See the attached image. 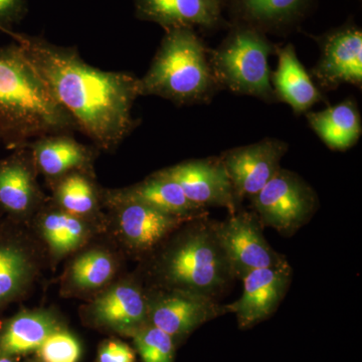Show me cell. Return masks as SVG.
Masks as SVG:
<instances>
[{"mask_svg":"<svg viewBox=\"0 0 362 362\" xmlns=\"http://www.w3.org/2000/svg\"><path fill=\"white\" fill-rule=\"evenodd\" d=\"M213 228L233 277L245 278L250 272L286 259L267 242L256 214L233 213L223 223H213Z\"/></svg>","mask_w":362,"mask_h":362,"instance_id":"52a82bcc","label":"cell"},{"mask_svg":"<svg viewBox=\"0 0 362 362\" xmlns=\"http://www.w3.org/2000/svg\"><path fill=\"white\" fill-rule=\"evenodd\" d=\"M291 276V267L287 259L278 265L250 272L242 279V296L223 306L226 313L235 314L240 328L262 322L278 308L289 288Z\"/></svg>","mask_w":362,"mask_h":362,"instance_id":"30bf717a","label":"cell"},{"mask_svg":"<svg viewBox=\"0 0 362 362\" xmlns=\"http://www.w3.org/2000/svg\"><path fill=\"white\" fill-rule=\"evenodd\" d=\"M40 228L47 246L57 256H64L82 246L89 235L87 220L62 211L47 209L40 218Z\"/></svg>","mask_w":362,"mask_h":362,"instance_id":"603a6c76","label":"cell"},{"mask_svg":"<svg viewBox=\"0 0 362 362\" xmlns=\"http://www.w3.org/2000/svg\"><path fill=\"white\" fill-rule=\"evenodd\" d=\"M59 329L58 319L51 312H21L0 329V354L11 357L30 354Z\"/></svg>","mask_w":362,"mask_h":362,"instance_id":"d6986e66","label":"cell"},{"mask_svg":"<svg viewBox=\"0 0 362 362\" xmlns=\"http://www.w3.org/2000/svg\"><path fill=\"white\" fill-rule=\"evenodd\" d=\"M306 0H240L247 18L259 23H278L296 14Z\"/></svg>","mask_w":362,"mask_h":362,"instance_id":"484cf974","label":"cell"},{"mask_svg":"<svg viewBox=\"0 0 362 362\" xmlns=\"http://www.w3.org/2000/svg\"><path fill=\"white\" fill-rule=\"evenodd\" d=\"M213 1L214 2V4H216V6H218V7H220L221 0H213Z\"/></svg>","mask_w":362,"mask_h":362,"instance_id":"4dcf8cb0","label":"cell"},{"mask_svg":"<svg viewBox=\"0 0 362 362\" xmlns=\"http://www.w3.org/2000/svg\"><path fill=\"white\" fill-rule=\"evenodd\" d=\"M135 354L125 343L108 341L100 349L98 362H134Z\"/></svg>","mask_w":362,"mask_h":362,"instance_id":"83f0119b","label":"cell"},{"mask_svg":"<svg viewBox=\"0 0 362 362\" xmlns=\"http://www.w3.org/2000/svg\"><path fill=\"white\" fill-rule=\"evenodd\" d=\"M288 150L282 140L266 138L262 141L228 150L221 157L235 199H252L281 168Z\"/></svg>","mask_w":362,"mask_h":362,"instance_id":"9c48e42d","label":"cell"},{"mask_svg":"<svg viewBox=\"0 0 362 362\" xmlns=\"http://www.w3.org/2000/svg\"><path fill=\"white\" fill-rule=\"evenodd\" d=\"M273 52L274 45L258 30L237 28L209 57L216 84L237 94L271 101L275 98L269 68Z\"/></svg>","mask_w":362,"mask_h":362,"instance_id":"277c9868","label":"cell"},{"mask_svg":"<svg viewBox=\"0 0 362 362\" xmlns=\"http://www.w3.org/2000/svg\"><path fill=\"white\" fill-rule=\"evenodd\" d=\"M148 323L168 333L175 341L183 339L202 324L226 313L214 298L182 290L164 289L147 296Z\"/></svg>","mask_w":362,"mask_h":362,"instance_id":"ba28073f","label":"cell"},{"mask_svg":"<svg viewBox=\"0 0 362 362\" xmlns=\"http://www.w3.org/2000/svg\"><path fill=\"white\" fill-rule=\"evenodd\" d=\"M102 199L115 213L117 228L124 244L138 252L156 249L181 226L194 220L162 213L124 197L116 190L102 192Z\"/></svg>","mask_w":362,"mask_h":362,"instance_id":"8992f818","label":"cell"},{"mask_svg":"<svg viewBox=\"0 0 362 362\" xmlns=\"http://www.w3.org/2000/svg\"><path fill=\"white\" fill-rule=\"evenodd\" d=\"M139 20L165 28L213 26L218 23L220 7L213 0H134Z\"/></svg>","mask_w":362,"mask_h":362,"instance_id":"2e32d148","label":"cell"},{"mask_svg":"<svg viewBox=\"0 0 362 362\" xmlns=\"http://www.w3.org/2000/svg\"><path fill=\"white\" fill-rule=\"evenodd\" d=\"M216 88L206 47L192 28L166 30L148 71L139 78L140 96L176 105L206 102Z\"/></svg>","mask_w":362,"mask_h":362,"instance_id":"7a4b0ae2","label":"cell"},{"mask_svg":"<svg viewBox=\"0 0 362 362\" xmlns=\"http://www.w3.org/2000/svg\"><path fill=\"white\" fill-rule=\"evenodd\" d=\"M321 87L337 89L340 85L362 84V33L346 26L328 33L321 44V57L312 70Z\"/></svg>","mask_w":362,"mask_h":362,"instance_id":"7c38bea8","label":"cell"},{"mask_svg":"<svg viewBox=\"0 0 362 362\" xmlns=\"http://www.w3.org/2000/svg\"><path fill=\"white\" fill-rule=\"evenodd\" d=\"M160 175L175 181L197 206H223L235 213V192L221 158L195 159L161 169Z\"/></svg>","mask_w":362,"mask_h":362,"instance_id":"8fae6325","label":"cell"},{"mask_svg":"<svg viewBox=\"0 0 362 362\" xmlns=\"http://www.w3.org/2000/svg\"><path fill=\"white\" fill-rule=\"evenodd\" d=\"M307 120L312 129L332 150L349 149L361 138V113L351 99L325 110L308 112Z\"/></svg>","mask_w":362,"mask_h":362,"instance_id":"44dd1931","label":"cell"},{"mask_svg":"<svg viewBox=\"0 0 362 362\" xmlns=\"http://www.w3.org/2000/svg\"><path fill=\"white\" fill-rule=\"evenodd\" d=\"M11 52L98 149H116L135 127L133 106L140 97L139 78L122 71H103L86 63L74 47L16 35Z\"/></svg>","mask_w":362,"mask_h":362,"instance_id":"6da1fadb","label":"cell"},{"mask_svg":"<svg viewBox=\"0 0 362 362\" xmlns=\"http://www.w3.org/2000/svg\"><path fill=\"white\" fill-rule=\"evenodd\" d=\"M164 289L220 294L233 277L213 223H194L171 240L156 263Z\"/></svg>","mask_w":362,"mask_h":362,"instance_id":"3957f363","label":"cell"},{"mask_svg":"<svg viewBox=\"0 0 362 362\" xmlns=\"http://www.w3.org/2000/svg\"><path fill=\"white\" fill-rule=\"evenodd\" d=\"M37 351L42 362H78L82 349L77 338L61 328L52 333Z\"/></svg>","mask_w":362,"mask_h":362,"instance_id":"4316f807","label":"cell"},{"mask_svg":"<svg viewBox=\"0 0 362 362\" xmlns=\"http://www.w3.org/2000/svg\"><path fill=\"white\" fill-rule=\"evenodd\" d=\"M0 362H14L13 357L0 354Z\"/></svg>","mask_w":362,"mask_h":362,"instance_id":"f546056e","label":"cell"},{"mask_svg":"<svg viewBox=\"0 0 362 362\" xmlns=\"http://www.w3.org/2000/svg\"><path fill=\"white\" fill-rule=\"evenodd\" d=\"M37 173L52 182L77 170H92L97 150L77 141L70 133H57L26 143Z\"/></svg>","mask_w":362,"mask_h":362,"instance_id":"5bb4252c","label":"cell"},{"mask_svg":"<svg viewBox=\"0 0 362 362\" xmlns=\"http://www.w3.org/2000/svg\"><path fill=\"white\" fill-rule=\"evenodd\" d=\"M87 314L99 327L133 335L148 324V301L134 283L121 282L100 294Z\"/></svg>","mask_w":362,"mask_h":362,"instance_id":"4fadbf2b","label":"cell"},{"mask_svg":"<svg viewBox=\"0 0 362 362\" xmlns=\"http://www.w3.org/2000/svg\"><path fill=\"white\" fill-rule=\"evenodd\" d=\"M143 362H173L175 341L151 324H146L132 335Z\"/></svg>","mask_w":362,"mask_h":362,"instance_id":"d4e9b609","label":"cell"},{"mask_svg":"<svg viewBox=\"0 0 362 362\" xmlns=\"http://www.w3.org/2000/svg\"><path fill=\"white\" fill-rule=\"evenodd\" d=\"M25 13V0H0V25L18 23Z\"/></svg>","mask_w":362,"mask_h":362,"instance_id":"f1b7e54d","label":"cell"},{"mask_svg":"<svg viewBox=\"0 0 362 362\" xmlns=\"http://www.w3.org/2000/svg\"><path fill=\"white\" fill-rule=\"evenodd\" d=\"M252 202L259 223L288 235L311 218L318 199L299 175L280 168Z\"/></svg>","mask_w":362,"mask_h":362,"instance_id":"5b68a950","label":"cell"},{"mask_svg":"<svg viewBox=\"0 0 362 362\" xmlns=\"http://www.w3.org/2000/svg\"><path fill=\"white\" fill-rule=\"evenodd\" d=\"M272 81L275 97L289 105L295 114L305 113L323 100L320 90L300 63L293 45L279 51L278 68Z\"/></svg>","mask_w":362,"mask_h":362,"instance_id":"e0dca14e","label":"cell"},{"mask_svg":"<svg viewBox=\"0 0 362 362\" xmlns=\"http://www.w3.org/2000/svg\"><path fill=\"white\" fill-rule=\"evenodd\" d=\"M56 206L66 213L87 220L99 211L102 192L90 170H77L52 182Z\"/></svg>","mask_w":362,"mask_h":362,"instance_id":"7402d4cb","label":"cell"},{"mask_svg":"<svg viewBox=\"0 0 362 362\" xmlns=\"http://www.w3.org/2000/svg\"><path fill=\"white\" fill-rule=\"evenodd\" d=\"M37 259L25 243L0 239V306L21 296L35 280Z\"/></svg>","mask_w":362,"mask_h":362,"instance_id":"ffe728a7","label":"cell"},{"mask_svg":"<svg viewBox=\"0 0 362 362\" xmlns=\"http://www.w3.org/2000/svg\"><path fill=\"white\" fill-rule=\"evenodd\" d=\"M116 192L124 197L142 202L162 213L181 218H199L204 214V209L190 202L175 181L160 175L158 171L141 182L116 189Z\"/></svg>","mask_w":362,"mask_h":362,"instance_id":"ac0fdd59","label":"cell"},{"mask_svg":"<svg viewBox=\"0 0 362 362\" xmlns=\"http://www.w3.org/2000/svg\"><path fill=\"white\" fill-rule=\"evenodd\" d=\"M115 259L103 250L82 252L74 259L68 272L69 282L78 290L89 291L108 284L115 275Z\"/></svg>","mask_w":362,"mask_h":362,"instance_id":"cb8c5ba5","label":"cell"},{"mask_svg":"<svg viewBox=\"0 0 362 362\" xmlns=\"http://www.w3.org/2000/svg\"><path fill=\"white\" fill-rule=\"evenodd\" d=\"M30 150L0 162V206L13 216L35 213L44 202Z\"/></svg>","mask_w":362,"mask_h":362,"instance_id":"9a60e30c","label":"cell"}]
</instances>
